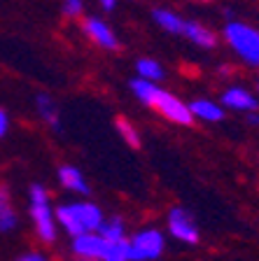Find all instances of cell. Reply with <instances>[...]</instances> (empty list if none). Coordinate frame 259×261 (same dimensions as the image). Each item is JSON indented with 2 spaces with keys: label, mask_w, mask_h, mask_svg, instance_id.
Returning <instances> with one entry per match:
<instances>
[{
  "label": "cell",
  "mask_w": 259,
  "mask_h": 261,
  "mask_svg": "<svg viewBox=\"0 0 259 261\" xmlns=\"http://www.w3.org/2000/svg\"><path fill=\"white\" fill-rule=\"evenodd\" d=\"M131 89H133L135 98H138L143 105L154 108L163 119L173 121V124H180V126H189L192 121H194L189 105H184L180 98H175L173 93L163 91L161 87H157V82H150V80L138 77V80L131 82Z\"/></svg>",
  "instance_id": "1"
},
{
  "label": "cell",
  "mask_w": 259,
  "mask_h": 261,
  "mask_svg": "<svg viewBox=\"0 0 259 261\" xmlns=\"http://www.w3.org/2000/svg\"><path fill=\"white\" fill-rule=\"evenodd\" d=\"M224 42L231 47V51L250 68H259V31L245 21H229L222 31Z\"/></svg>",
  "instance_id": "2"
},
{
  "label": "cell",
  "mask_w": 259,
  "mask_h": 261,
  "mask_svg": "<svg viewBox=\"0 0 259 261\" xmlns=\"http://www.w3.org/2000/svg\"><path fill=\"white\" fill-rule=\"evenodd\" d=\"M54 217L70 236L84 233V231H98V226L103 224V212L93 203H68V205H59V210L54 212Z\"/></svg>",
  "instance_id": "3"
},
{
  "label": "cell",
  "mask_w": 259,
  "mask_h": 261,
  "mask_svg": "<svg viewBox=\"0 0 259 261\" xmlns=\"http://www.w3.org/2000/svg\"><path fill=\"white\" fill-rule=\"evenodd\" d=\"M31 219L35 224V233L42 243H54L56 240V217L49 203V196L44 187H31Z\"/></svg>",
  "instance_id": "4"
},
{
  "label": "cell",
  "mask_w": 259,
  "mask_h": 261,
  "mask_svg": "<svg viewBox=\"0 0 259 261\" xmlns=\"http://www.w3.org/2000/svg\"><path fill=\"white\" fill-rule=\"evenodd\" d=\"M166 240L163 233L157 228H143L133 238L129 240V250H131V261H154L157 256H161Z\"/></svg>",
  "instance_id": "5"
},
{
  "label": "cell",
  "mask_w": 259,
  "mask_h": 261,
  "mask_svg": "<svg viewBox=\"0 0 259 261\" xmlns=\"http://www.w3.org/2000/svg\"><path fill=\"white\" fill-rule=\"evenodd\" d=\"M168 228H171L173 238H178L180 243H199V226L184 207H173L168 212Z\"/></svg>",
  "instance_id": "6"
},
{
  "label": "cell",
  "mask_w": 259,
  "mask_h": 261,
  "mask_svg": "<svg viewBox=\"0 0 259 261\" xmlns=\"http://www.w3.org/2000/svg\"><path fill=\"white\" fill-rule=\"evenodd\" d=\"M82 31L89 38V42H93L96 47L108 49V51L119 49V40L114 35V31L103 19H98V16H86L84 23H82Z\"/></svg>",
  "instance_id": "7"
},
{
  "label": "cell",
  "mask_w": 259,
  "mask_h": 261,
  "mask_svg": "<svg viewBox=\"0 0 259 261\" xmlns=\"http://www.w3.org/2000/svg\"><path fill=\"white\" fill-rule=\"evenodd\" d=\"M105 238L98 231H84V233L73 236V252L82 261H101V252Z\"/></svg>",
  "instance_id": "8"
},
{
  "label": "cell",
  "mask_w": 259,
  "mask_h": 261,
  "mask_svg": "<svg viewBox=\"0 0 259 261\" xmlns=\"http://www.w3.org/2000/svg\"><path fill=\"white\" fill-rule=\"evenodd\" d=\"M222 105H227L229 110H236V112L248 114L252 110H259V98L243 87H229L222 93Z\"/></svg>",
  "instance_id": "9"
},
{
  "label": "cell",
  "mask_w": 259,
  "mask_h": 261,
  "mask_svg": "<svg viewBox=\"0 0 259 261\" xmlns=\"http://www.w3.org/2000/svg\"><path fill=\"white\" fill-rule=\"evenodd\" d=\"M180 35H184L189 42L199 44V47H203V49H213L217 44V35L210 31V28H205L203 23H199V21H184Z\"/></svg>",
  "instance_id": "10"
},
{
  "label": "cell",
  "mask_w": 259,
  "mask_h": 261,
  "mask_svg": "<svg viewBox=\"0 0 259 261\" xmlns=\"http://www.w3.org/2000/svg\"><path fill=\"white\" fill-rule=\"evenodd\" d=\"M189 110H192V117H194V119H203V121H220L222 117H224L222 105L215 103V100H208V98H196V100H192Z\"/></svg>",
  "instance_id": "11"
},
{
  "label": "cell",
  "mask_w": 259,
  "mask_h": 261,
  "mask_svg": "<svg viewBox=\"0 0 259 261\" xmlns=\"http://www.w3.org/2000/svg\"><path fill=\"white\" fill-rule=\"evenodd\" d=\"M59 182L68 191H77V194H89V185H86L84 175L75 168V166H63L59 170Z\"/></svg>",
  "instance_id": "12"
},
{
  "label": "cell",
  "mask_w": 259,
  "mask_h": 261,
  "mask_svg": "<svg viewBox=\"0 0 259 261\" xmlns=\"http://www.w3.org/2000/svg\"><path fill=\"white\" fill-rule=\"evenodd\" d=\"M101 261H131L129 240H126V238L105 240L103 252H101Z\"/></svg>",
  "instance_id": "13"
},
{
  "label": "cell",
  "mask_w": 259,
  "mask_h": 261,
  "mask_svg": "<svg viewBox=\"0 0 259 261\" xmlns=\"http://www.w3.org/2000/svg\"><path fill=\"white\" fill-rule=\"evenodd\" d=\"M35 105H38L40 117H42V119L47 121V124L52 126L54 130H59L61 128V121H59V108H56L54 98L47 96V93H38V96H35Z\"/></svg>",
  "instance_id": "14"
},
{
  "label": "cell",
  "mask_w": 259,
  "mask_h": 261,
  "mask_svg": "<svg viewBox=\"0 0 259 261\" xmlns=\"http://www.w3.org/2000/svg\"><path fill=\"white\" fill-rule=\"evenodd\" d=\"M152 16H154V21H157L159 28H163L166 33H175V35H180L182 33V26H184V19L180 14H175V12L171 10H154L152 12Z\"/></svg>",
  "instance_id": "15"
},
{
  "label": "cell",
  "mask_w": 259,
  "mask_h": 261,
  "mask_svg": "<svg viewBox=\"0 0 259 261\" xmlns=\"http://www.w3.org/2000/svg\"><path fill=\"white\" fill-rule=\"evenodd\" d=\"M135 72H138V77L150 80V82L163 80V68H161V63L154 59H140L135 63Z\"/></svg>",
  "instance_id": "16"
},
{
  "label": "cell",
  "mask_w": 259,
  "mask_h": 261,
  "mask_svg": "<svg viewBox=\"0 0 259 261\" xmlns=\"http://www.w3.org/2000/svg\"><path fill=\"white\" fill-rule=\"evenodd\" d=\"M16 226V212L12 210L7 191H0V231H12Z\"/></svg>",
  "instance_id": "17"
},
{
  "label": "cell",
  "mask_w": 259,
  "mask_h": 261,
  "mask_svg": "<svg viewBox=\"0 0 259 261\" xmlns=\"http://www.w3.org/2000/svg\"><path fill=\"white\" fill-rule=\"evenodd\" d=\"M98 233L103 236L105 240H119V238H126V231H124V222L119 217L114 219H103V224L98 226Z\"/></svg>",
  "instance_id": "18"
},
{
  "label": "cell",
  "mask_w": 259,
  "mask_h": 261,
  "mask_svg": "<svg viewBox=\"0 0 259 261\" xmlns=\"http://www.w3.org/2000/svg\"><path fill=\"white\" fill-rule=\"evenodd\" d=\"M114 128L119 130V136L124 138L131 147H140V136H138V128L131 124L126 117H117L114 119Z\"/></svg>",
  "instance_id": "19"
},
{
  "label": "cell",
  "mask_w": 259,
  "mask_h": 261,
  "mask_svg": "<svg viewBox=\"0 0 259 261\" xmlns=\"http://www.w3.org/2000/svg\"><path fill=\"white\" fill-rule=\"evenodd\" d=\"M63 14L68 19H77L82 14V0H63Z\"/></svg>",
  "instance_id": "20"
},
{
  "label": "cell",
  "mask_w": 259,
  "mask_h": 261,
  "mask_svg": "<svg viewBox=\"0 0 259 261\" xmlns=\"http://www.w3.org/2000/svg\"><path fill=\"white\" fill-rule=\"evenodd\" d=\"M7 128H10V117L5 110H0V138L7 136Z\"/></svg>",
  "instance_id": "21"
},
{
  "label": "cell",
  "mask_w": 259,
  "mask_h": 261,
  "mask_svg": "<svg viewBox=\"0 0 259 261\" xmlns=\"http://www.w3.org/2000/svg\"><path fill=\"white\" fill-rule=\"evenodd\" d=\"M19 261H47L42 254H38V252H28V254H23Z\"/></svg>",
  "instance_id": "22"
},
{
  "label": "cell",
  "mask_w": 259,
  "mask_h": 261,
  "mask_svg": "<svg viewBox=\"0 0 259 261\" xmlns=\"http://www.w3.org/2000/svg\"><path fill=\"white\" fill-rule=\"evenodd\" d=\"M98 3H101V7L103 10H114V5H117V0H98Z\"/></svg>",
  "instance_id": "23"
},
{
  "label": "cell",
  "mask_w": 259,
  "mask_h": 261,
  "mask_svg": "<svg viewBox=\"0 0 259 261\" xmlns=\"http://www.w3.org/2000/svg\"><path fill=\"white\" fill-rule=\"evenodd\" d=\"M248 121L252 126H259V112L257 110H252V112H248Z\"/></svg>",
  "instance_id": "24"
},
{
  "label": "cell",
  "mask_w": 259,
  "mask_h": 261,
  "mask_svg": "<svg viewBox=\"0 0 259 261\" xmlns=\"http://www.w3.org/2000/svg\"><path fill=\"white\" fill-rule=\"evenodd\" d=\"M220 75H231V68H229V65H222V68H220Z\"/></svg>",
  "instance_id": "25"
},
{
  "label": "cell",
  "mask_w": 259,
  "mask_h": 261,
  "mask_svg": "<svg viewBox=\"0 0 259 261\" xmlns=\"http://www.w3.org/2000/svg\"><path fill=\"white\" fill-rule=\"evenodd\" d=\"M201 3H213V0H201Z\"/></svg>",
  "instance_id": "26"
},
{
  "label": "cell",
  "mask_w": 259,
  "mask_h": 261,
  "mask_svg": "<svg viewBox=\"0 0 259 261\" xmlns=\"http://www.w3.org/2000/svg\"><path fill=\"white\" fill-rule=\"evenodd\" d=\"M257 91H259V80H257Z\"/></svg>",
  "instance_id": "27"
}]
</instances>
